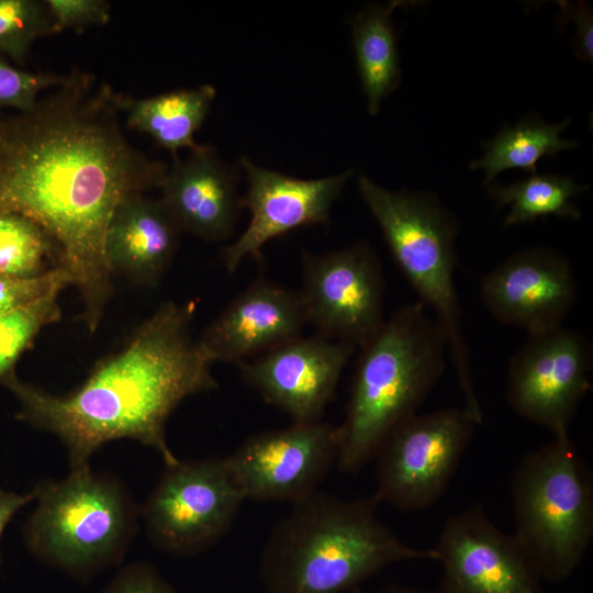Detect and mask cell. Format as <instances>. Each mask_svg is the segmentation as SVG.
Here are the masks:
<instances>
[{"label": "cell", "instance_id": "27", "mask_svg": "<svg viewBox=\"0 0 593 593\" xmlns=\"http://www.w3.org/2000/svg\"><path fill=\"white\" fill-rule=\"evenodd\" d=\"M65 80L66 77L22 70L0 57V108L29 112L36 107L41 91L59 87Z\"/></svg>", "mask_w": 593, "mask_h": 593}, {"label": "cell", "instance_id": "9", "mask_svg": "<svg viewBox=\"0 0 593 593\" xmlns=\"http://www.w3.org/2000/svg\"><path fill=\"white\" fill-rule=\"evenodd\" d=\"M480 425L465 407L415 414L385 438L374 459L379 503L414 512L445 493Z\"/></svg>", "mask_w": 593, "mask_h": 593}, {"label": "cell", "instance_id": "8", "mask_svg": "<svg viewBox=\"0 0 593 593\" xmlns=\"http://www.w3.org/2000/svg\"><path fill=\"white\" fill-rule=\"evenodd\" d=\"M244 501L225 458L179 460L166 467L139 517L159 550L193 556L227 534Z\"/></svg>", "mask_w": 593, "mask_h": 593}, {"label": "cell", "instance_id": "10", "mask_svg": "<svg viewBox=\"0 0 593 593\" xmlns=\"http://www.w3.org/2000/svg\"><path fill=\"white\" fill-rule=\"evenodd\" d=\"M298 291L306 324L316 334L363 345L381 325L384 281L380 261L367 243L322 255L303 251Z\"/></svg>", "mask_w": 593, "mask_h": 593}, {"label": "cell", "instance_id": "24", "mask_svg": "<svg viewBox=\"0 0 593 593\" xmlns=\"http://www.w3.org/2000/svg\"><path fill=\"white\" fill-rule=\"evenodd\" d=\"M59 266V250L32 219L0 210V273L32 278Z\"/></svg>", "mask_w": 593, "mask_h": 593}, {"label": "cell", "instance_id": "11", "mask_svg": "<svg viewBox=\"0 0 593 593\" xmlns=\"http://www.w3.org/2000/svg\"><path fill=\"white\" fill-rule=\"evenodd\" d=\"M592 369L589 339L563 326L528 335L511 357L506 395L522 417L555 437L569 436V427L588 393Z\"/></svg>", "mask_w": 593, "mask_h": 593}, {"label": "cell", "instance_id": "16", "mask_svg": "<svg viewBox=\"0 0 593 593\" xmlns=\"http://www.w3.org/2000/svg\"><path fill=\"white\" fill-rule=\"evenodd\" d=\"M239 163L248 183L242 206L249 210L250 221L223 249L228 272H235L246 257L259 256L270 239L299 227L327 223L333 204L354 175L348 169L325 178L299 179L259 167L246 157Z\"/></svg>", "mask_w": 593, "mask_h": 593}, {"label": "cell", "instance_id": "19", "mask_svg": "<svg viewBox=\"0 0 593 593\" xmlns=\"http://www.w3.org/2000/svg\"><path fill=\"white\" fill-rule=\"evenodd\" d=\"M180 230L163 202L133 192L116 206L109 223L104 255L113 275L138 284H156L176 253Z\"/></svg>", "mask_w": 593, "mask_h": 593}, {"label": "cell", "instance_id": "32", "mask_svg": "<svg viewBox=\"0 0 593 593\" xmlns=\"http://www.w3.org/2000/svg\"><path fill=\"white\" fill-rule=\"evenodd\" d=\"M34 489L27 493L0 489V544L3 532L15 514L30 502L35 501ZM1 559V550H0Z\"/></svg>", "mask_w": 593, "mask_h": 593}, {"label": "cell", "instance_id": "15", "mask_svg": "<svg viewBox=\"0 0 593 593\" xmlns=\"http://www.w3.org/2000/svg\"><path fill=\"white\" fill-rule=\"evenodd\" d=\"M355 348L318 334L299 336L237 366L243 381L267 403L294 423H313L322 421Z\"/></svg>", "mask_w": 593, "mask_h": 593}, {"label": "cell", "instance_id": "6", "mask_svg": "<svg viewBox=\"0 0 593 593\" xmlns=\"http://www.w3.org/2000/svg\"><path fill=\"white\" fill-rule=\"evenodd\" d=\"M34 491L36 505L23 527L33 557L81 582L122 561L139 508L116 478L86 467Z\"/></svg>", "mask_w": 593, "mask_h": 593}, {"label": "cell", "instance_id": "26", "mask_svg": "<svg viewBox=\"0 0 593 593\" xmlns=\"http://www.w3.org/2000/svg\"><path fill=\"white\" fill-rule=\"evenodd\" d=\"M52 33L51 18L44 2L0 0V53L23 64L32 44Z\"/></svg>", "mask_w": 593, "mask_h": 593}, {"label": "cell", "instance_id": "29", "mask_svg": "<svg viewBox=\"0 0 593 593\" xmlns=\"http://www.w3.org/2000/svg\"><path fill=\"white\" fill-rule=\"evenodd\" d=\"M45 4L52 22V33L101 25L110 19V4L102 0H47Z\"/></svg>", "mask_w": 593, "mask_h": 593}, {"label": "cell", "instance_id": "21", "mask_svg": "<svg viewBox=\"0 0 593 593\" xmlns=\"http://www.w3.org/2000/svg\"><path fill=\"white\" fill-rule=\"evenodd\" d=\"M403 4L402 1L387 7L371 4L353 21L357 68L370 114L378 113L382 99L400 82L399 53L390 16Z\"/></svg>", "mask_w": 593, "mask_h": 593}, {"label": "cell", "instance_id": "33", "mask_svg": "<svg viewBox=\"0 0 593 593\" xmlns=\"http://www.w3.org/2000/svg\"><path fill=\"white\" fill-rule=\"evenodd\" d=\"M356 593H363L358 591ZM371 593H427L426 591L403 584H390Z\"/></svg>", "mask_w": 593, "mask_h": 593}, {"label": "cell", "instance_id": "28", "mask_svg": "<svg viewBox=\"0 0 593 593\" xmlns=\"http://www.w3.org/2000/svg\"><path fill=\"white\" fill-rule=\"evenodd\" d=\"M71 286L68 272L60 266L32 278L0 273V315L24 306L51 291Z\"/></svg>", "mask_w": 593, "mask_h": 593}, {"label": "cell", "instance_id": "18", "mask_svg": "<svg viewBox=\"0 0 593 593\" xmlns=\"http://www.w3.org/2000/svg\"><path fill=\"white\" fill-rule=\"evenodd\" d=\"M237 181L238 172L201 145L167 170L160 201L180 232L220 242L232 235L242 208Z\"/></svg>", "mask_w": 593, "mask_h": 593}, {"label": "cell", "instance_id": "25", "mask_svg": "<svg viewBox=\"0 0 593 593\" xmlns=\"http://www.w3.org/2000/svg\"><path fill=\"white\" fill-rule=\"evenodd\" d=\"M57 289L7 314L0 315V382L12 371L41 331L60 320Z\"/></svg>", "mask_w": 593, "mask_h": 593}, {"label": "cell", "instance_id": "14", "mask_svg": "<svg viewBox=\"0 0 593 593\" xmlns=\"http://www.w3.org/2000/svg\"><path fill=\"white\" fill-rule=\"evenodd\" d=\"M577 290L569 259L545 247L513 253L486 272L480 284L489 313L528 335L562 326L575 304Z\"/></svg>", "mask_w": 593, "mask_h": 593}, {"label": "cell", "instance_id": "4", "mask_svg": "<svg viewBox=\"0 0 593 593\" xmlns=\"http://www.w3.org/2000/svg\"><path fill=\"white\" fill-rule=\"evenodd\" d=\"M446 354L444 332L421 302L401 306L360 346L336 427L338 470H361L392 430L416 414L443 374Z\"/></svg>", "mask_w": 593, "mask_h": 593}, {"label": "cell", "instance_id": "31", "mask_svg": "<svg viewBox=\"0 0 593 593\" xmlns=\"http://www.w3.org/2000/svg\"><path fill=\"white\" fill-rule=\"evenodd\" d=\"M561 7V16H566V20H572L577 26L574 36V49L579 59L585 61H592L593 48V20L592 12L583 2L569 3L558 2Z\"/></svg>", "mask_w": 593, "mask_h": 593}, {"label": "cell", "instance_id": "7", "mask_svg": "<svg viewBox=\"0 0 593 593\" xmlns=\"http://www.w3.org/2000/svg\"><path fill=\"white\" fill-rule=\"evenodd\" d=\"M515 533L542 580H567L593 537V480L570 439L527 454L511 481Z\"/></svg>", "mask_w": 593, "mask_h": 593}, {"label": "cell", "instance_id": "2", "mask_svg": "<svg viewBox=\"0 0 593 593\" xmlns=\"http://www.w3.org/2000/svg\"><path fill=\"white\" fill-rule=\"evenodd\" d=\"M194 313L193 301L164 303L66 395L48 393L12 371L1 383L18 402L15 417L56 435L70 470L89 467L98 448L123 438L153 448L166 467L177 463L166 439L169 416L184 399L219 387L213 361L190 333Z\"/></svg>", "mask_w": 593, "mask_h": 593}, {"label": "cell", "instance_id": "1", "mask_svg": "<svg viewBox=\"0 0 593 593\" xmlns=\"http://www.w3.org/2000/svg\"><path fill=\"white\" fill-rule=\"evenodd\" d=\"M121 96L86 75L11 120H0V210L21 213L53 238L59 266L94 332L112 293L105 233L121 200L160 187L167 167L125 138Z\"/></svg>", "mask_w": 593, "mask_h": 593}, {"label": "cell", "instance_id": "12", "mask_svg": "<svg viewBox=\"0 0 593 593\" xmlns=\"http://www.w3.org/2000/svg\"><path fill=\"white\" fill-rule=\"evenodd\" d=\"M337 455L336 426L293 422L248 437L225 460L245 500L293 504L318 490Z\"/></svg>", "mask_w": 593, "mask_h": 593}, {"label": "cell", "instance_id": "20", "mask_svg": "<svg viewBox=\"0 0 593 593\" xmlns=\"http://www.w3.org/2000/svg\"><path fill=\"white\" fill-rule=\"evenodd\" d=\"M216 91L211 85L180 89L150 98L121 97V111L130 128L146 133L169 150L175 160L179 149L197 150L193 136L208 116Z\"/></svg>", "mask_w": 593, "mask_h": 593}, {"label": "cell", "instance_id": "22", "mask_svg": "<svg viewBox=\"0 0 593 593\" xmlns=\"http://www.w3.org/2000/svg\"><path fill=\"white\" fill-rule=\"evenodd\" d=\"M569 122L547 124L537 118H526L484 143L485 154L472 161L470 168L484 171V183L491 182L506 169L519 168L533 175L540 158L553 157L560 150L577 146V142L560 137Z\"/></svg>", "mask_w": 593, "mask_h": 593}, {"label": "cell", "instance_id": "5", "mask_svg": "<svg viewBox=\"0 0 593 593\" xmlns=\"http://www.w3.org/2000/svg\"><path fill=\"white\" fill-rule=\"evenodd\" d=\"M358 190L394 261L441 327L463 407L481 424L483 414L455 284L456 217L432 193L390 191L366 176L359 177Z\"/></svg>", "mask_w": 593, "mask_h": 593}, {"label": "cell", "instance_id": "30", "mask_svg": "<svg viewBox=\"0 0 593 593\" xmlns=\"http://www.w3.org/2000/svg\"><path fill=\"white\" fill-rule=\"evenodd\" d=\"M100 593H177L172 584L150 562L122 567Z\"/></svg>", "mask_w": 593, "mask_h": 593}, {"label": "cell", "instance_id": "3", "mask_svg": "<svg viewBox=\"0 0 593 593\" xmlns=\"http://www.w3.org/2000/svg\"><path fill=\"white\" fill-rule=\"evenodd\" d=\"M373 495L345 500L317 490L291 504L271 528L259 560L265 593L358 592L387 567L436 561L402 541L377 515Z\"/></svg>", "mask_w": 593, "mask_h": 593}, {"label": "cell", "instance_id": "23", "mask_svg": "<svg viewBox=\"0 0 593 593\" xmlns=\"http://www.w3.org/2000/svg\"><path fill=\"white\" fill-rule=\"evenodd\" d=\"M586 189L588 186L577 183L571 177L533 174L508 186L492 184L488 193L497 208L510 206L504 226L511 227L549 215L580 219L581 212L572 200Z\"/></svg>", "mask_w": 593, "mask_h": 593}, {"label": "cell", "instance_id": "13", "mask_svg": "<svg viewBox=\"0 0 593 593\" xmlns=\"http://www.w3.org/2000/svg\"><path fill=\"white\" fill-rule=\"evenodd\" d=\"M433 550L441 564L437 593H544L517 538L496 527L480 505L448 517Z\"/></svg>", "mask_w": 593, "mask_h": 593}, {"label": "cell", "instance_id": "17", "mask_svg": "<svg viewBox=\"0 0 593 593\" xmlns=\"http://www.w3.org/2000/svg\"><path fill=\"white\" fill-rule=\"evenodd\" d=\"M305 324L298 292L257 279L228 303L199 342L213 363L238 365L301 336Z\"/></svg>", "mask_w": 593, "mask_h": 593}]
</instances>
